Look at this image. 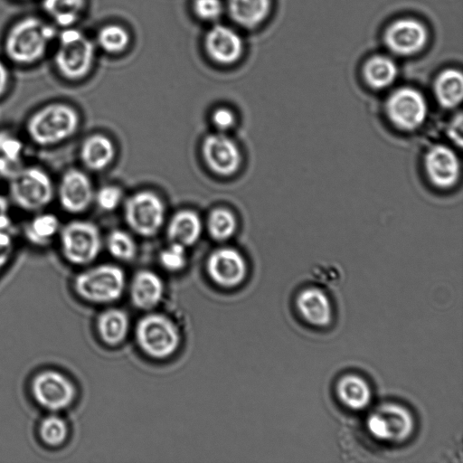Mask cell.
<instances>
[{
	"mask_svg": "<svg viewBox=\"0 0 463 463\" xmlns=\"http://www.w3.org/2000/svg\"><path fill=\"white\" fill-rule=\"evenodd\" d=\"M80 126L77 109L62 100L46 102L33 109L24 123L26 139L39 148H53L72 138Z\"/></svg>",
	"mask_w": 463,
	"mask_h": 463,
	"instance_id": "cell-1",
	"label": "cell"
},
{
	"mask_svg": "<svg viewBox=\"0 0 463 463\" xmlns=\"http://www.w3.org/2000/svg\"><path fill=\"white\" fill-rule=\"evenodd\" d=\"M7 197L16 209L33 213L46 210L54 201L55 181L43 166L23 165L7 180Z\"/></svg>",
	"mask_w": 463,
	"mask_h": 463,
	"instance_id": "cell-2",
	"label": "cell"
},
{
	"mask_svg": "<svg viewBox=\"0 0 463 463\" xmlns=\"http://www.w3.org/2000/svg\"><path fill=\"white\" fill-rule=\"evenodd\" d=\"M55 36L53 26L36 17H25L9 30L5 50L14 63L33 64L43 57Z\"/></svg>",
	"mask_w": 463,
	"mask_h": 463,
	"instance_id": "cell-3",
	"label": "cell"
},
{
	"mask_svg": "<svg viewBox=\"0 0 463 463\" xmlns=\"http://www.w3.org/2000/svg\"><path fill=\"white\" fill-rule=\"evenodd\" d=\"M28 393L43 411L62 413L75 402L77 388L71 377L60 369L45 367L30 377Z\"/></svg>",
	"mask_w": 463,
	"mask_h": 463,
	"instance_id": "cell-4",
	"label": "cell"
},
{
	"mask_svg": "<svg viewBox=\"0 0 463 463\" xmlns=\"http://www.w3.org/2000/svg\"><path fill=\"white\" fill-rule=\"evenodd\" d=\"M95 46L80 31L68 27L60 34L54 56L59 75L69 81L84 79L93 67Z\"/></svg>",
	"mask_w": 463,
	"mask_h": 463,
	"instance_id": "cell-5",
	"label": "cell"
},
{
	"mask_svg": "<svg viewBox=\"0 0 463 463\" xmlns=\"http://www.w3.org/2000/svg\"><path fill=\"white\" fill-rule=\"evenodd\" d=\"M56 242L62 260L76 267L90 264L101 249L99 230L93 222L81 219L62 223Z\"/></svg>",
	"mask_w": 463,
	"mask_h": 463,
	"instance_id": "cell-6",
	"label": "cell"
},
{
	"mask_svg": "<svg viewBox=\"0 0 463 463\" xmlns=\"http://www.w3.org/2000/svg\"><path fill=\"white\" fill-rule=\"evenodd\" d=\"M71 286L75 295L86 302H111L121 296L125 287V275L118 266L99 265L77 273Z\"/></svg>",
	"mask_w": 463,
	"mask_h": 463,
	"instance_id": "cell-7",
	"label": "cell"
},
{
	"mask_svg": "<svg viewBox=\"0 0 463 463\" xmlns=\"http://www.w3.org/2000/svg\"><path fill=\"white\" fill-rule=\"evenodd\" d=\"M365 423L373 438L388 444L405 442L411 437L415 429L411 411L394 402L379 404L369 413Z\"/></svg>",
	"mask_w": 463,
	"mask_h": 463,
	"instance_id": "cell-8",
	"label": "cell"
},
{
	"mask_svg": "<svg viewBox=\"0 0 463 463\" xmlns=\"http://www.w3.org/2000/svg\"><path fill=\"white\" fill-rule=\"evenodd\" d=\"M383 110L393 128L402 132H413L425 123L429 106L421 91L407 86L393 90L388 96Z\"/></svg>",
	"mask_w": 463,
	"mask_h": 463,
	"instance_id": "cell-9",
	"label": "cell"
},
{
	"mask_svg": "<svg viewBox=\"0 0 463 463\" xmlns=\"http://www.w3.org/2000/svg\"><path fill=\"white\" fill-rule=\"evenodd\" d=\"M136 336L143 352L154 358L171 355L180 343L175 325L159 314H149L142 317L137 326Z\"/></svg>",
	"mask_w": 463,
	"mask_h": 463,
	"instance_id": "cell-10",
	"label": "cell"
},
{
	"mask_svg": "<svg viewBox=\"0 0 463 463\" xmlns=\"http://www.w3.org/2000/svg\"><path fill=\"white\" fill-rule=\"evenodd\" d=\"M94 190L90 178L81 169H66L55 181L54 201L61 209L72 215L84 213L94 200Z\"/></svg>",
	"mask_w": 463,
	"mask_h": 463,
	"instance_id": "cell-11",
	"label": "cell"
},
{
	"mask_svg": "<svg viewBox=\"0 0 463 463\" xmlns=\"http://www.w3.org/2000/svg\"><path fill=\"white\" fill-rule=\"evenodd\" d=\"M125 218L128 226L142 236H152L162 227L165 209L163 201L148 191L137 193L125 203Z\"/></svg>",
	"mask_w": 463,
	"mask_h": 463,
	"instance_id": "cell-12",
	"label": "cell"
},
{
	"mask_svg": "<svg viewBox=\"0 0 463 463\" xmlns=\"http://www.w3.org/2000/svg\"><path fill=\"white\" fill-rule=\"evenodd\" d=\"M422 167L430 184L442 191L454 188L461 176L459 157L444 144L433 145L424 153Z\"/></svg>",
	"mask_w": 463,
	"mask_h": 463,
	"instance_id": "cell-13",
	"label": "cell"
},
{
	"mask_svg": "<svg viewBox=\"0 0 463 463\" xmlns=\"http://www.w3.org/2000/svg\"><path fill=\"white\" fill-rule=\"evenodd\" d=\"M203 46L206 56L218 65L229 66L241 60L244 43L232 27L213 24L203 36Z\"/></svg>",
	"mask_w": 463,
	"mask_h": 463,
	"instance_id": "cell-14",
	"label": "cell"
},
{
	"mask_svg": "<svg viewBox=\"0 0 463 463\" xmlns=\"http://www.w3.org/2000/svg\"><path fill=\"white\" fill-rule=\"evenodd\" d=\"M202 154L207 166L220 175L234 174L241 161L236 143L221 133L211 134L203 139Z\"/></svg>",
	"mask_w": 463,
	"mask_h": 463,
	"instance_id": "cell-15",
	"label": "cell"
},
{
	"mask_svg": "<svg viewBox=\"0 0 463 463\" xmlns=\"http://www.w3.org/2000/svg\"><path fill=\"white\" fill-rule=\"evenodd\" d=\"M384 41L392 52L402 56L412 55L426 45L428 32L418 20L402 18L390 24L385 31Z\"/></svg>",
	"mask_w": 463,
	"mask_h": 463,
	"instance_id": "cell-16",
	"label": "cell"
},
{
	"mask_svg": "<svg viewBox=\"0 0 463 463\" xmlns=\"http://www.w3.org/2000/svg\"><path fill=\"white\" fill-rule=\"evenodd\" d=\"M210 278L218 285L231 288L241 283L247 265L243 256L232 248H221L211 253L207 260Z\"/></svg>",
	"mask_w": 463,
	"mask_h": 463,
	"instance_id": "cell-17",
	"label": "cell"
},
{
	"mask_svg": "<svg viewBox=\"0 0 463 463\" xmlns=\"http://www.w3.org/2000/svg\"><path fill=\"white\" fill-rule=\"evenodd\" d=\"M62 222L48 209L31 213L21 230L24 241L31 247L43 250L56 242Z\"/></svg>",
	"mask_w": 463,
	"mask_h": 463,
	"instance_id": "cell-18",
	"label": "cell"
},
{
	"mask_svg": "<svg viewBox=\"0 0 463 463\" xmlns=\"http://www.w3.org/2000/svg\"><path fill=\"white\" fill-rule=\"evenodd\" d=\"M295 305L298 316L312 326L325 327L332 322V303L319 288L308 287L299 291Z\"/></svg>",
	"mask_w": 463,
	"mask_h": 463,
	"instance_id": "cell-19",
	"label": "cell"
},
{
	"mask_svg": "<svg viewBox=\"0 0 463 463\" xmlns=\"http://www.w3.org/2000/svg\"><path fill=\"white\" fill-rule=\"evenodd\" d=\"M271 0H226L225 10L231 20L244 29L260 26L269 16Z\"/></svg>",
	"mask_w": 463,
	"mask_h": 463,
	"instance_id": "cell-20",
	"label": "cell"
},
{
	"mask_svg": "<svg viewBox=\"0 0 463 463\" xmlns=\"http://www.w3.org/2000/svg\"><path fill=\"white\" fill-rule=\"evenodd\" d=\"M335 394L341 404L352 411L364 410L372 401L368 382L355 373L345 374L337 380Z\"/></svg>",
	"mask_w": 463,
	"mask_h": 463,
	"instance_id": "cell-21",
	"label": "cell"
},
{
	"mask_svg": "<svg viewBox=\"0 0 463 463\" xmlns=\"http://www.w3.org/2000/svg\"><path fill=\"white\" fill-rule=\"evenodd\" d=\"M164 294L161 279L149 270L138 271L133 278L130 295L136 307L149 309L156 306Z\"/></svg>",
	"mask_w": 463,
	"mask_h": 463,
	"instance_id": "cell-22",
	"label": "cell"
},
{
	"mask_svg": "<svg viewBox=\"0 0 463 463\" xmlns=\"http://www.w3.org/2000/svg\"><path fill=\"white\" fill-rule=\"evenodd\" d=\"M114 155L113 143L99 134L87 137L79 150L80 162L91 171H99L107 167L113 160Z\"/></svg>",
	"mask_w": 463,
	"mask_h": 463,
	"instance_id": "cell-23",
	"label": "cell"
},
{
	"mask_svg": "<svg viewBox=\"0 0 463 463\" xmlns=\"http://www.w3.org/2000/svg\"><path fill=\"white\" fill-rule=\"evenodd\" d=\"M70 436V426L62 413L44 412L36 425V437L48 449L62 448Z\"/></svg>",
	"mask_w": 463,
	"mask_h": 463,
	"instance_id": "cell-24",
	"label": "cell"
},
{
	"mask_svg": "<svg viewBox=\"0 0 463 463\" xmlns=\"http://www.w3.org/2000/svg\"><path fill=\"white\" fill-rule=\"evenodd\" d=\"M433 93L439 105L453 109L459 106L463 96V77L460 71L447 69L435 79Z\"/></svg>",
	"mask_w": 463,
	"mask_h": 463,
	"instance_id": "cell-25",
	"label": "cell"
},
{
	"mask_svg": "<svg viewBox=\"0 0 463 463\" xmlns=\"http://www.w3.org/2000/svg\"><path fill=\"white\" fill-rule=\"evenodd\" d=\"M202 233V222L191 210L176 213L169 222L167 236L171 242L190 246L197 241Z\"/></svg>",
	"mask_w": 463,
	"mask_h": 463,
	"instance_id": "cell-26",
	"label": "cell"
},
{
	"mask_svg": "<svg viewBox=\"0 0 463 463\" xmlns=\"http://www.w3.org/2000/svg\"><path fill=\"white\" fill-rule=\"evenodd\" d=\"M397 74L396 63L384 55H375L370 58L363 69L365 83L375 90L390 87L395 81Z\"/></svg>",
	"mask_w": 463,
	"mask_h": 463,
	"instance_id": "cell-27",
	"label": "cell"
},
{
	"mask_svg": "<svg viewBox=\"0 0 463 463\" xmlns=\"http://www.w3.org/2000/svg\"><path fill=\"white\" fill-rule=\"evenodd\" d=\"M128 317L120 309L110 308L102 312L97 319V329L101 340L110 345L121 343L128 331Z\"/></svg>",
	"mask_w": 463,
	"mask_h": 463,
	"instance_id": "cell-28",
	"label": "cell"
},
{
	"mask_svg": "<svg viewBox=\"0 0 463 463\" xmlns=\"http://www.w3.org/2000/svg\"><path fill=\"white\" fill-rule=\"evenodd\" d=\"M86 0H43V8L54 23L64 28L72 27L81 17Z\"/></svg>",
	"mask_w": 463,
	"mask_h": 463,
	"instance_id": "cell-29",
	"label": "cell"
},
{
	"mask_svg": "<svg viewBox=\"0 0 463 463\" xmlns=\"http://www.w3.org/2000/svg\"><path fill=\"white\" fill-rule=\"evenodd\" d=\"M97 43L107 53L119 54L128 47L130 34L124 26L118 24H109L99 30Z\"/></svg>",
	"mask_w": 463,
	"mask_h": 463,
	"instance_id": "cell-30",
	"label": "cell"
},
{
	"mask_svg": "<svg viewBox=\"0 0 463 463\" xmlns=\"http://www.w3.org/2000/svg\"><path fill=\"white\" fill-rule=\"evenodd\" d=\"M207 228L214 240L225 241L235 232L237 221L234 214L228 209L216 208L210 213Z\"/></svg>",
	"mask_w": 463,
	"mask_h": 463,
	"instance_id": "cell-31",
	"label": "cell"
},
{
	"mask_svg": "<svg viewBox=\"0 0 463 463\" xmlns=\"http://www.w3.org/2000/svg\"><path fill=\"white\" fill-rule=\"evenodd\" d=\"M24 144L21 137L8 129H0V159L21 166L24 165Z\"/></svg>",
	"mask_w": 463,
	"mask_h": 463,
	"instance_id": "cell-32",
	"label": "cell"
},
{
	"mask_svg": "<svg viewBox=\"0 0 463 463\" xmlns=\"http://www.w3.org/2000/svg\"><path fill=\"white\" fill-rule=\"evenodd\" d=\"M107 246L110 254L121 260L133 259L137 251V246L132 237L120 230H115L109 233Z\"/></svg>",
	"mask_w": 463,
	"mask_h": 463,
	"instance_id": "cell-33",
	"label": "cell"
},
{
	"mask_svg": "<svg viewBox=\"0 0 463 463\" xmlns=\"http://www.w3.org/2000/svg\"><path fill=\"white\" fill-rule=\"evenodd\" d=\"M225 5L222 0H193L192 11L202 22L215 24L223 14Z\"/></svg>",
	"mask_w": 463,
	"mask_h": 463,
	"instance_id": "cell-34",
	"label": "cell"
},
{
	"mask_svg": "<svg viewBox=\"0 0 463 463\" xmlns=\"http://www.w3.org/2000/svg\"><path fill=\"white\" fill-rule=\"evenodd\" d=\"M159 260L165 269L172 271L179 270L186 263L185 247L172 242L169 247L161 251Z\"/></svg>",
	"mask_w": 463,
	"mask_h": 463,
	"instance_id": "cell-35",
	"label": "cell"
},
{
	"mask_svg": "<svg viewBox=\"0 0 463 463\" xmlns=\"http://www.w3.org/2000/svg\"><path fill=\"white\" fill-rule=\"evenodd\" d=\"M122 199L121 189L115 185H105L94 194L97 205L103 211H112L118 206Z\"/></svg>",
	"mask_w": 463,
	"mask_h": 463,
	"instance_id": "cell-36",
	"label": "cell"
},
{
	"mask_svg": "<svg viewBox=\"0 0 463 463\" xmlns=\"http://www.w3.org/2000/svg\"><path fill=\"white\" fill-rule=\"evenodd\" d=\"M16 251V241L10 231H0V275L8 268Z\"/></svg>",
	"mask_w": 463,
	"mask_h": 463,
	"instance_id": "cell-37",
	"label": "cell"
},
{
	"mask_svg": "<svg viewBox=\"0 0 463 463\" xmlns=\"http://www.w3.org/2000/svg\"><path fill=\"white\" fill-rule=\"evenodd\" d=\"M212 120L218 129L226 130L234 125L235 117L229 109L219 108L213 111Z\"/></svg>",
	"mask_w": 463,
	"mask_h": 463,
	"instance_id": "cell-38",
	"label": "cell"
},
{
	"mask_svg": "<svg viewBox=\"0 0 463 463\" xmlns=\"http://www.w3.org/2000/svg\"><path fill=\"white\" fill-rule=\"evenodd\" d=\"M12 203L7 195L0 193V231H10L13 226Z\"/></svg>",
	"mask_w": 463,
	"mask_h": 463,
	"instance_id": "cell-39",
	"label": "cell"
},
{
	"mask_svg": "<svg viewBox=\"0 0 463 463\" xmlns=\"http://www.w3.org/2000/svg\"><path fill=\"white\" fill-rule=\"evenodd\" d=\"M10 73L6 65L0 61V100L3 99L10 89Z\"/></svg>",
	"mask_w": 463,
	"mask_h": 463,
	"instance_id": "cell-40",
	"label": "cell"
}]
</instances>
